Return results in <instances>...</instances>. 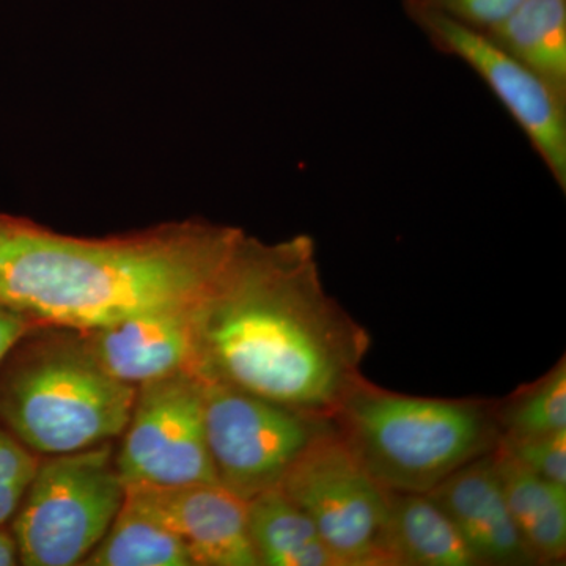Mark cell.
<instances>
[{
    "label": "cell",
    "instance_id": "19",
    "mask_svg": "<svg viewBox=\"0 0 566 566\" xmlns=\"http://www.w3.org/2000/svg\"><path fill=\"white\" fill-rule=\"evenodd\" d=\"M39 465V455L0 424V526L13 520Z\"/></svg>",
    "mask_w": 566,
    "mask_h": 566
},
{
    "label": "cell",
    "instance_id": "7",
    "mask_svg": "<svg viewBox=\"0 0 566 566\" xmlns=\"http://www.w3.org/2000/svg\"><path fill=\"white\" fill-rule=\"evenodd\" d=\"M202 389L216 480L245 502L281 486L297 458L335 424L334 419L297 411L223 382L202 379Z\"/></svg>",
    "mask_w": 566,
    "mask_h": 566
},
{
    "label": "cell",
    "instance_id": "12",
    "mask_svg": "<svg viewBox=\"0 0 566 566\" xmlns=\"http://www.w3.org/2000/svg\"><path fill=\"white\" fill-rule=\"evenodd\" d=\"M452 521L476 565H531L506 505L493 452L469 461L427 493Z\"/></svg>",
    "mask_w": 566,
    "mask_h": 566
},
{
    "label": "cell",
    "instance_id": "20",
    "mask_svg": "<svg viewBox=\"0 0 566 566\" xmlns=\"http://www.w3.org/2000/svg\"><path fill=\"white\" fill-rule=\"evenodd\" d=\"M497 447L534 474L566 486V430L534 438H499Z\"/></svg>",
    "mask_w": 566,
    "mask_h": 566
},
{
    "label": "cell",
    "instance_id": "11",
    "mask_svg": "<svg viewBox=\"0 0 566 566\" xmlns=\"http://www.w3.org/2000/svg\"><path fill=\"white\" fill-rule=\"evenodd\" d=\"M200 307L148 312L80 333L107 374L139 387L178 371H196Z\"/></svg>",
    "mask_w": 566,
    "mask_h": 566
},
{
    "label": "cell",
    "instance_id": "8",
    "mask_svg": "<svg viewBox=\"0 0 566 566\" xmlns=\"http://www.w3.org/2000/svg\"><path fill=\"white\" fill-rule=\"evenodd\" d=\"M122 436L115 465L125 486L218 483L205 431L202 379L192 371L137 387Z\"/></svg>",
    "mask_w": 566,
    "mask_h": 566
},
{
    "label": "cell",
    "instance_id": "4",
    "mask_svg": "<svg viewBox=\"0 0 566 566\" xmlns=\"http://www.w3.org/2000/svg\"><path fill=\"white\" fill-rule=\"evenodd\" d=\"M338 433L379 485L428 493L501 438L495 409L479 401L409 397L360 381L334 416Z\"/></svg>",
    "mask_w": 566,
    "mask_h": 566
},
{
    "label": "cell",
    "instance_id": "18",
    "mask_svg": "<svg viewBox=\"0 0 566 566\" xmlns=\"http://www.w3.org/2000/svg\"><path fill=\"white\" fill-rule=\"evenodd\" d=\"M501 438L523 439L566 430V364L558 360L549 374L495 409Z\"/></svg>",
    "mask_w": 566,
    "mask_h": 566
},
{
    "label": "cell",
    "instance_id": "3",
    "mask_svg": "<svg viewBox=\"0 0 566 566\" xmlns=\"http://www.w3.org/2000/svg\"><path fill=\"white\" fill-rule=\"evenodd\" d=\"M136 392L80 331L39 327L0 364V424L36 455L77 452L122 436Z\"/></svg>",
    "mask_w": 566,
    "mask_h": 566
},
{
    "label": "cell",
    "instance_id": "23",
    "mask_svg": "<svg viewBox=\"0 0 566 566\" xmlns=\"http://www.w3.org/2000/svg\"><path fill=\"white\" fill-rule=\"evenodd\" d=\"M20 565V547L13 531L0 526V566Z\"/></svg>",
    "mask_w": 566,
    "mask_h": 566
},
{
    "label": "cell",
    "instance_id": "21",
    "mask_svg": "<svg viewBox=\"0 0 566 566\" xmlns=\"http://www.w3.org/2000/svg\"><path fill=\"white\" fill-rule=\"evenodd\" d=\"M523 0H401L403 6L434 11L447 20L485 32L509 17Z\"/></svg>",
    "mask_w": 566,
    "mask_h": 566
},
{
    "label": "cell",
    "instance_id": "5",
    "mask_svg": "<svg viewBox=\"0 0 566 566\" xmlns=\"http://www.w3.org/2000/svg\"><path fill=\"white\" fill-rule=\"evenodd\" d=\"M126 497L112 441L40 461L13 516L20 564H84Z\"/></svg>",
    "mask_w": 566,
    "mask_h": 566
},
{
    "label": "cell",
    "instance_id": "22",
    "mask_svg": "<svg viewBox=\"0 0 566 566\" xmlns=\"http://www.w3.org/2000/svg\"><path fill=\"white\" fill-rule=\"evenodd\" d=\"M39 327L41 326L33 323L28 316L0 305V364L9 356L18 342Z\"/></svg>",
    "mask_w": 566,
    "mask_h": 566
},
{
    "label": "cell",
    "instance_id": "10",
    "mask_svg": "<svg viewBox=\"0 0 566 566\" xmlns=\"http://www.w3.org/2000/svg\"><path fill=\"white\" fill-rule=\"evenodd\" d=\"M126 499L172 531L193 566H260L248 527V502L219 483L126 486Z\"/></svg>",
    "mask_w": 566,
    "mask_h": 566
},
{
    "label": "cell",
    "instance_id": "14",
    "mask_svg": "<svg viewBox=\"0 0 566 566\" xmlns=\"http://www.w3.org/2000/svg\"><path fill=\"white\" fill-rule=\"evenodd\" d=\"M483 33L566 102V0H523Z\"/></svg>",
    "mask_w": 566,
    "mask_h": 566
},
{
    "label": "cell",
    "instance_id": "2",
    "mask_svg": "<svg viewBox=\"0 0 566 566\" xmlns=\"http://www.w3.org/2000/svg\"><path fill=\"white\" fill-rule=\"evenodd\" d=\"M244 233L188 219L114 237H71L0 211V305L41 327L81 333L197 307Z\"/></svg>",
    "mask_w": 566,
    "mask_h": 566
},
{
    "label": "cell",
    "instance_id": "9",
    "mask_svg": "<svg viewBox=\"0 0 566 566\" xmlns=\"http://www.w3.org/2000/svg\"><path fill=\"white\" fill-rule=\"evenodd\" d=\"M403 9L436 50L463 62L485 82L565 192L566 102L485 33L420 7L403 6Z\"/></svg>",
    "mask_w": 566,
    "mask_h": 566
},
{
    "label": "cell",
    "instance_id": "13",
    "mask_svg": "<svg viewBox=\"0 0 566 566\" xmlns=\"http://www.w3.org/2000/svg\"><path fill=\"white\" fill-rule=\"evenodd\" d=\"M495 469L506 505L535 564L566 557V486L534 474L495 446Z\"/></svg>",
    "mask_w": 566,
    "mask_h": 566
},
{
    "label": "cell",
    "instance_id": "17",
    "mask_svg": "<svg viewBox=\"0 0 566 566\" xmlns=\"http://www.w3.org/2000/svg\"><path fill=\"white\" fill-rule=\"evenodd\" d=\"M81 566H193L180 538L125 497L98 546Z\"/></svg>",
    "mask_w": 566,
    "mask_h": 566
},
{
    "label": "cell",
    "instance_id": "15",
    "mask_svg": "<svg viewBox=\"0 0 566 566\" xmlns=\"http://www.w3.org/2000/svg\"><path fill=\"white\" fill-rule=\"evenodd\" d=\"M389 495V546L395 565H476L457 527L430 495L397 491Z\"/></svg>",
    "mask_w": 566,
    "mask_h": 566
},
{
    "label": "cell",
    "instance_id": "6",
    "mask_svg": "<svg viewBox=\"0 0 566 566\" xmlns=\"http://www.w3.org/2000/svg\"><path fill=\"white\" fill-rule=\"evenodd\" d=\"M281 490L311 517L338 566H389V490L379 485L337 427L297 458Z\"/></svg>",
    "mask_w": 566,
    "mask_h": 566
},
{
    "label": "cell",
    "instance_id": "1",
    "mask_svg": "<svg viewBox=\"0 0 566 566\" xmlns=\"http://www.w3.org/2000/svg\"><path fill=\"white\" fill-rule=\"evenodd\" d=\"M367 331L326 292L314 238L244 233L197 315L199 378L334 419L363 381Z\"/></svg>",
    "mask_w": 566,
    "mask_h": 566
},
{
    "label": "cell",
    "instance_id": "16",
    "mask_svg": "<svg viewBox=\"0 0 566 566\" xmlns=\"http://www.w3.org/2000/svg\"><path fill=\"white\" fill-rule=\"evenodd\" d=\"M248 527L260 565L338 566L311 517L281 488L248 501Z\"/></svg>",
    "mask_w": 566,
    "mask_h": 566
}]
</instances>
